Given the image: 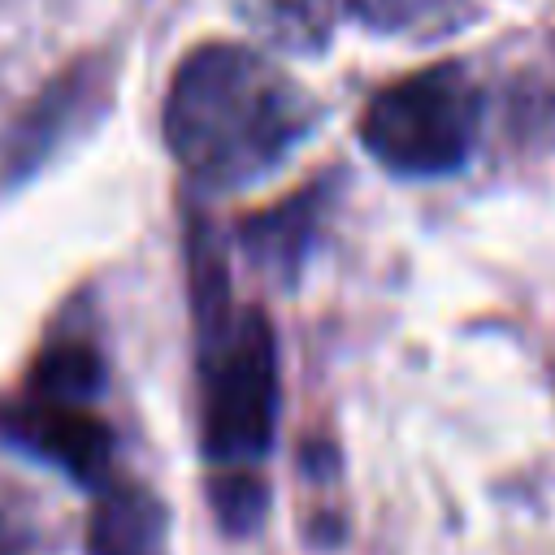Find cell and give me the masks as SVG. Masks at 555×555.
<instances>
[{
  "label": "cell",
  "mask_w": 555,
  "mask_h": 555,
  "mask_svg": "<svg viewBox=\"0 0 555 555\" xmlns=\"http://www.w3.org/2000/svg\"><path fill=\"white\" fill-rule=\"evenodd\" d=\"M312 100L247 43L191 48L165 91L160 134L182 173L208 191H238L273 173L308 134Z\"/></svg>",
  "instance_id": "6da1fadb"
},
{
  "label": "cell",
  "mask_w": 555,
  "mask_h": 555,
  "mask_svg": "<svg viewBox=\"0 0 555 555\" xmlns=\"http://www.w3.org/2000/svg\"><path fill=\"white\" fill-rule=\"evenodd\" d=\"M91 555H165V507L139 481H100L91 520Z\"/></svg>",
  "instance_id": "5b68a950"
},
{
  "label": "cell",
  "mask_w": 555,
  "mask_h": 555,
  "mask_svg": "<svg viewBox=\"0 0 555 555\" xmlns=\"http://www.w3.org/2000/svg\"><path fill=\"white\" fill-rule=\"evenodd\" d=\"M212 507H217V520L225 529L247 533L264 516V481L251 468H217V477H212Z\"/></svg>",
  "instance_id": "ba28073f"
},
{
  "label": "cell",
  "mask_w": 555,
  "mask_h": 555,
  "mask_svg": "<svg viewBox=\"0 0 555 555\" xmlns=\"http://www.w3.org/2000/svg\"><path fill=\"white\" fill-rule=\"evenodd\" d=\"M0 438L56 464L82 486H100L113 464V429L87 403L22 395L0 403Z\"/></svg>",
  "instance_id": "277c9868"
},
{
  "label": "cell",
  "mask_w": 555,
  "mask_h": 555,
  "mask_svg": "<svg viewBox=\"0 0 555 555\" xmlns=\"http://www.w3.org/2000/svg\"><path fill=\"white\" fill-rule=\"evenodd\" d=\"M347 9L382 35H434L464 17V0H347Z\"/></svg>",
  "instance_id": "52a82bcc"
},
{
  "label": "cell",
  "mask_w": 555,
  "mask_h": 555,
  "mask_svg": "<svg viewBox=\"0 0 555 555\" xmlns=\"http://www.w3.org/2000/svg\"><path fill=\"white\" fill-rule=\"evenodd\" d=\"M278 425V338L260 308L199 338V438L217 468L264 460Z\"/></svg>",
  "instance_id": "7a4b0ae2"
},
{
  "label": "cell",
  "mask_w": 555,
  "mask_h": 555,
  "mask_svg": "<svg viewBox=\"0 0 555 555\" xmlns=\"http://www.w3.org/2000/svg\"><path fill=\"white\" fill-rule=\"evenodd\" d=\"M104 386V360L87 343H52L26 373V395L56 403H87Z\"/></svg>",
  "instance_id": "8992f818"
},
{
  "label": "cell",
  "mask_w": 555,
  "mask_h": 555,
  "mask_svg": "<svg viewBox=\"0 0 555 555\" xmlns=\"http://www.w3.org/2000/svg\"><path fill=\"white\" fill-rule=\"evenodd\" d=\"M481 100L460 65H429L382 87L360 117L364 152L403 178L455 173L477 143Z\"/></svg>",
  "instance_id": "3957f363"
},
{
  "label": "cell",
  "mask_w": 555,
  "mask_h": 555,
  "mask_svg": "<svg viewBox=\"0 0 555 555\" xmlns=\"http://www.w3.org/2000/svg\"><path fill=\"white\" fill-rule=\"evenodd\" d=\"M26 551V533L0 512V555H22Z\"/></svg>",
  "instance_id": "9c48e42d"
}]
</instances>
